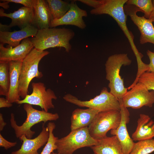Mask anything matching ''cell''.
<instances>
[{
	"label": "cell",
	"mask_w": 154,
	"mask_h": 154,
	"mask_svg": "<svg viewBox=\"0 0 154 154\" xmlns=\"http://www.w3.org/2000/svg\"><path fill=\"white\" fill-rule=\"evenodd\" d=\"M74 35V31L70 29L49 28L38 30L35 36L30 40L34 48L39 50L60 47H63L68 52L72 49L70 41Z\"/></svg>",
	"instance_id": "1"
},
{
	"label": "cell",
	"mask_w": 154,
	"mask_h": 154,
	"mask_svg": "<svg viewBox=\"0 0 154 154\" xmlns=\"http://www.w3.org/2000/svg\"><path fill=\"white\" fill-rule=\"evenodd\" d=\"M131 62L127 54L121 53L109 56L105 64L106 78L109 82L110 92L119 100L122 99L128 90L120 75V70L122 66H129Z\"/></svg>",
	"instance_id": "2"
},
{
	"label": "cell",
	"mask_w": 154,
	"mask_h": 154,
	"mask_svg": "<svg viewBox=\"0 0 154 154\" xmlns=\"http://www.w3.org/2000/svg\"><path fill=\"white\" fill-rule=\"evenodd\" d=\"M49 52L41 51L34 48L22 62L19 77V95L24 99L28 94V88L30 82L34 78H40L43 76L39 71L38 64L41 59Z\"/></svg>",
	"instance_id": "3"
},
{
	"label": "cell",
	"mask_w": 154,
	"mask_h": 154,
	"mask_svg": "<svg viewBox=\"0 0 154 154\" xmlns=\"http://www.w3.org/2000/svg\"><path fill=\"white\" fill-rule=\"evenodd\" d=\"M127 0H103V3L98 8L90 11L95 15L107 14L114 19L127 38L133 51L135 54L139 52L134 42V36L127 25V15L124 5Z\"/></svg>",
	"instance_id": "4"
},
{
	"label": "cell",
	"mask_w": 154,
	"mask_h": 154,
	"mask_svg": "<svg viewBox=\"0 0 154 154\" xmlns=\"http://www.w3.org/2000/svg\"><path fill=\"white\" fill-rule=\"evenodd\" d=\"M27 115L26 119L21 126L17 123L13 113L11 114L10 122L11 126L15 131L16 136L19 139L23 135L28 139H31L35 133L31 128L35 125L43 121L45 123L49 121H56L59 118L58 114L52 113L42 110H39L34 108L32 105L24 104L23 106Z\"/></svg>",
	"instance_id": "5"
},
{
	"label": "cell",
	"mask_w": 154,
	"mask_h": 154,
	"mask_svg": "<svg viewBox=\"0 0 154 154\" xmlns=\"http://www.w3.org/2000/svg\"><path fill=\"white\" fill-rule=\"evenodd\" d=\"M98 140L90 135L88 127L71 131L66 136L58 139L55 144L58 153L73 154L76 150L85 147H91L98 144Z\"/></svg>",
	"instance_id": "6"
},
{
	"label": "cell",
	"mask_w": 154,
	"mask_h": 154,
	"mask_svg": "<svg viewBox=\"0 0 154 154\" xmlns=\"http://www.w3.org/2000/svg\"><path fill=\"white\" fill-rule=\"evenodd\" d=\"M63 98L66 101L79 107L92 108L100 112L111 110L120 111L121 109L119 99L105 87L102 89L99 95L89 100L81 101L70 94L65 95Z\"/></svg>",
	"instance_id": "7"
},
{
	"label": "cell",
	"mask_w": 154,
	"mask_h": 154,
	"mask_svg": "<svg viewBox=\"0 0 154 154\" xmlns=\"http://www.w3.org/2000/svg\"><path fill=\"white\" fill-rule=\"evenodd\" d=\"M121 119L119 111L111 110L98 113L88 127L90 135L98 140L106 137L109 131L118 127Z\"/></svg>",
	"instance_id": "8"
},
{
	"label": "cell",
	"mask_w": 154,
	"mask_h": 154,
	"mask_svg": "<svg viewBox=\"0 0 154 154\" xmlns=\"http://www.w3.org/2000/svg\"><path fill=\"white\" fill-rule=\"evenodd\" d=\"M121 100L127 108L137 109L143 106L151 108L154 104V91H149L143 84L137 82L127 91Z\"/></svg>",
	"instance_id": "9"
},
{
	"label": "cell",
	"mask_w": 154,
	"mask_h": 154,
	"mask_svg": "<svg viewBox=\"0 0 154 154\" xmlns=\"http://www.w3.org/2000/svg\"><path fill=\"white\" fill-rule=\"evenodd\" d=\"M31 86L32 93L28 94L24 99L18 101L17 104L38 106L46 112H48L49 109L54 108L52 100H56L57 97L52 90L50 88L46 90L44 84L41 82H33Z\"/></svg>",
	"instance_id": "10"
},
{
	"label": "cell",
	"mask_w": 154,
	"mask_h": 154,
	"mask_svg": "<svg viewBox=\"0 0 154 154\" xmlns=\"http://www.w3.org/2000/svg\"><path fill=\"white\" fill-rule=\"evenodd\" d=\"M124 9L126 14L130 17L140 31V43H150L154 44V27L152 22L144 16H138L137 13L141 11L135 6L126 4L124 5Z\"/></svg>",
	"instance_id": "11"
},
{
	"label": "cell",
	"mask_w": 154,
	"mask_h": 154,
	"mask_svg": "<svg viewBox=\"0 0 154 154\" xmlns=\"http://www.w3.org/2000/svg\"><path fill=\"white\" fill-rule=\"evenodd\" d=\"M119 100L121 105V122L117 129L111 130L110 134L116 136L121 145L123 154H130L135 143L129 136L127 128V124L130 120V114L127 108L122 105L121 100Z\"/></svg>",
	"instance_id": "12"
},
{
	"label": "cell",
	"mask_w": 154,
	"mask_h": 154,
	"mask_svg": "<svg viewBox=\"0 0 154 154\" xmlns=\"http://www.w3.org/2000/svg\"><path fill=\"white\" fill-rule=\"evenodd\" d=\"M34 48L29 38L23 39L19 44L14 47H5L0 44V62H22Z\"/></svg>",
	"instance_id": "13"
},
{
	"label": "cell",
	"mask_w": 154,
	"mask_h": 154,
	"mask_svg": "<svg viewBox=\"0 0 154 154\" xmlns=\"http://www.w3.org/2000/svg\"><path fill=\"white\" fill-rule=\"evenodd\" d=\"M87 16L86 11L79 7L75 1H72L70 3V7L68 11L61 18L53 19L51 22L50 27L71 25L84 29L86 28V25L83 17Z\"/></svg>",
	"instance_id": "14"
},
{
	"label": "cell",
	"mask_w": 154,
	"mask_h": 154,
	"mask_svg": "<svg viewBox=\"0 0 154 154\" xmlns=\"http://www.w3.org/2000/svg\"><path fill=\"white\" fill-rule=\"evenodd\" d=\"M44 124H42L41 132L35 138L28 139L25 135H23L19 139L23 142L20 148L11 154H39L38 150L47 143L49 137L48 128Z\"/></svg>",
	"instance_id": "15"
},
{
	"label": "cell",
	"mask_w": 154,
	"mask_h": 154,
	"mask_svg": "<svg viewBox=\"0 0 154 154\" xmlns=\"http://www.w3.org/2000/svg\"><path fill=\"white\" fill-rule=\"evenodd\" d=\"M34 9L22 7L12 13H7L2 8L0 9V17H6L11 19L9 26L11 28L17 26L21 29L29 25H33L34 21Z\"/></svg>",
	"instance_id": "16"
},
{
	"label": "cell",
	"mask_w": 154,
	"mask_h": 154,
	"mask_svg": "<svg viewBox=\"0 0 154 154\" xmlns=\"http://www.w3.org/2000/svg\"><path fill=\"white\" fill-rule=\"evenodd\" d=\"M38 29L33 25H29L19 31L13 32L0 31V44H7V47H16L19 44L20 41L30 37L36 35Z\"/></svg>",
	"instance_id": "17"
},
{
	"label": "cell",
	"mask_w": 154,
	"mask_h": 154,
	"mask_svg": "<svg viewBox=\"0 0 154 154\" xmlns=\"http://www.w3.org/2000/svg\"><path fill=\"white\" fill-rule=\"evenodd\" d=\"M34 9L33 25L38 30L49 28L53 19L46 0H37Z\"/></svg>",
	"instance_id": "18"
},
{
	"label": "cell",
	"mask_w": 154,
	"mask_h": 154,
	"mask_svg": "<svg viewBox=\"0 0 154 154\" xmlns=\"http://www.w3.org/2000/svg\"><path fill=\"white\" fill-rule=\"evenodd\" d=\"M137 126L132 134L133 141L150 139L154 137V121L148 115L140 114L137 121Z\"/></svg>",
	"instance_id": "19"
},
{
	"label": "cell",
	"mask_w": 154,
	"mask_h": 154,
	"mask_svg": "<svg viewBox=\"0 0 154 154\" xmlns=\"http://www.w3.org/2000/svg\"><path fill=\"white\" fill-rule=\"evenodd\" d=\"M22 63L21 62L11 61L9 62L10 86L8 93L6 98L12 103H16L20 100V96L19 94V87Z\"/></svg>",
	"instance_id": "20"
},
{
	"label": "cell",
	"mask_w": 154,
	"mask_h": 154,
	"mask_svg": "<svg viewBox=\"0 0 154 154\" xmlns=\"http://www.w3.org/2000/svg\"><path fill=\"white\" fill-rule=\"evenodd\" d=\"M99 112L98 111L91 108L75 109L72 112L71 117V131L88 127Z\"/></svg>",
	"instance_id": "21"
},
{
	"label": "cell",
	"mask_w": 154,
	"mask_h": 154,
	"mask_svg": "<svg viewBox=\"0 0 154 154\" xmlns=\"http://www.w3.org/2000/svg\"><path fill=\"white\" fill-rule=\"evenodd\" d=\"M90 147L96 154H123L121 145L115 135L99 139L98 144Z\"/></svg>",
	"instance_id": "22"
},
{
	"label": "cell",
	"mask_w": 154,
	"mask_h": 154,
	"mask_svg": "<svg viewBox=\"0 0 154 154\" xmlns=\"http://www.w3.org/2000/svg\"><path fill=\"white\" fill-rule=\"evenodd\" d=\"M53 19H59L63 17L68 11L70 3L61 0H46Z\"/></svg>",
	"instance_id": "23"
},
{
	"label": "cell",
	"mask_w": 154,
	"mask_h": 154,
	"mask_svg": "<svg viewBox=\"0 0 154 154\" xmlns=\"http://www.w3.org/2000/svg\"><path fill=\"white\" fill-rule=\"evenodd\" d=\"M9 62H0V95L7 97L10 86Z\"/></svg>",
	"instance_id": "24"
},
{
	"label": "cell",
	"mask_w": 154,
	"mask_h": 154,
	"mask_svg": "<svg viewBox=\"0 0 154 154\" xmlns=\"http://www.w3.org/2000/svg\"><path fill=\"white\" fill-rule=\"evenodd\" d=\"M154 151V139L135 143L130 154H149Z\"/></svg>",
	"instance_id": "25"
},
{
	"label": "cell",
	"mask_w": 154,
	"mask_h": 154,
	"mask_svg": "<svg viewBox=\"0 0 154 154\" xmlns=\"http://www.w3.org/2000/svg\"><path fill=\"white\" fill-rule=\"evenodd\" d=\"M126 4L135 6L144 14V16L149 19L153 9L152 0H127Z\"/></svg>",
	"instance_id": "26"
},
{
	"label": "cell",
	"mask_w": 154,
	"mask_h": 154,
	"mask_svg": "<svg viewBox=\"0 0 154 154\" xmlns=\"http://www.w3.org/2000/svg\"><path fill=\"white\" fill-rule=\"evenodd\" d=\"M47 127L49 132L48 139L40 154H50L57 149L55 143L58 138L55 136L53 133L56 127L55 125L53 122H49L47 125Z\"/></svg>",
	"instance_id": "27"
},
{
	"label": "cell",
	"mask_w": 154,
	"mask_h": 154,
	"mask_svg": "<svg viewBox=\"0 0 154 154\" xmlns=\"http://www.w3.org/2000/svg\"><path fill=\"white\" fill-rule=\"evenodd\" d=\"M137 82L143 84L148 90L154 91V72H145L139 76Z\"/></svg>",
	"instance_id": "28"
},
{
	"label": "cell",
	"mask_w": 154,
	"mask_h": 154,
	"mask_svg": "<svg viewBox=\"0 0 154 154\" xmlns=\"http://www.w3.org/2000/svg\"><path fill=\"white\" fill-rule=\"evenodd\" d=\"M9 2L14 3L20 4L23 5L24 7L33 8H34L37 0H4Z\"/></svg>",
	"instance_id": "29"
},
{
	"label": "cell",
	"mask_w": 154,
	"mask_h": 154,
	"mask_svg": "<svg viewBox=\"0 0 154 154\" xmlns=\"http://www.w3.org/2000/svg\"><path fill=\"white\" fill-rule=\"evenodd\" d=\"M78 1L94 9L99 7L103 3V0H79Z\"/></svg>",
	"instance_id": "30"
},
{
	"label": "cell",
	"mask_w": 154,
	"mask_h": 154,
	"mask_svg": "<svg viewBox=\"0 0 154 154\" xmlns=\"http://www.w3.org/2000/svg\"><path fill=\"white\" fill-rule=\"evenodd\" d=\"M16 142H9L5 139L0 134V146L3 147L7 150L12 147L15 146L17 144Z\"/></svg>",
	"instance_id": "31"
},
{
	"label": "cell",
	"mask_w": 154,
	"mask_h": 154,
	"mask_svg": "<svg viewBox=\"0 0 154 154\" xmlns=\"http://www.w3.org/2000/svg\"><path fill=\"white\" fill-rule=\"evenodd\" d=\"M147 54L149 60V63L148 64L149 69L147 72H154V52L148 50Z\"/></svg>",
	"instance_id": "32"
},
{
	"label": "cell",
	"mask_w": 154,
	"mask_h": 154,
	"mask_svg": "<svg viewBox=\"0 0 154 154\" xmlns=\"http://www.w3.org/2000/svg\"><path fill=\"white\" fill-rule=\"evenodd\" d=\"M13 106L12 103L9 102L6 98H0V108H9Z\"/></svg>",
	"instance_id": "33"
},
{
	"label": "cell",
	"mask_w": 154,
	"mask_h": 154,
	"mask_svg": "<svg viewBox=\"0 0 154 154\" xmlns=\"http://www.w3.org/2000/svg\"><path fill=\"white\" fill-rule=\"evenodd\" d=\"M11 27L9 25L3 24L1 23H0V31L1 32H7L9 31Z\"/></svg>",
	"instance_id": "34"
},
{
	"label": "cell",
	"mask_w": 154,
	"mask_h": 154,
	"mask_svg": "<svg viewBox=\"0 0 154 154\" xmlns=\"http://www.w3.org/2000/svg\"><path fill=\"white\" fill-rule=\"evenodd\" d=\"M7 123L5 122L3 117V115L1 113H0V131H2L6 125Z\"/></svg>",
	"instance_id": "35"
},
{
	"label": "cell",
	"mask_w": 154,
	"mask_h": 154,
	"mask_svg": "<svg viewBox=\"0 0 154 154\" xmlns=\"http://www.w3.org/2000/svg\"><path fill=\"white\" fill-rule=\"evenodd\" d=\"M0 1H3V2L0 3V6L2 7L5 9H7L9 8V2L5 1L4 0H1Z\"/></svg>",
	"instance_id": "36"
},
{
	"label": "cell",
	"mask_w": 154,
	"mask_h": 154,
	"mask_svg": "<svg viewBox=\"0 0 154 154\" xmlns=\"http://www.w3.org/2000/svg\"><path fill=\"white\" fill-rule=\"evenodd\" d=\"M152 2L153 5V9L149 19L152 21L153 23H154V0H152Z\"/></svg>",
	"instance_id": "37"
},
{
	"label": "cell",
	"mask_w": 154,
	"mask_h": 154,
	"mask_svg": "<svg viewBox=\"0 0 154 154\" xmlns=\"http://www.w3.org/2000/svg\"><path fill=\"white\" fill-rule=\"evenodd\" d=\"M50 154H59L58 153H55L54 152H52V153H51Z\"/></svg>",
	"instance_id": "38"
},
{
	"label": "cell",
	"mask_w": 154,
	"mask_h": 154,
	"mask_svg": "<svg viewBox=\"0 0 154 154\" xmlns=\"http://www.w3.org/2000/svg\"><path fill=\"white\" fill-rule=\"evenodd\" d=\"M93 154H95V153H93Z\"/></svg>",
	"instance_id": "39"
}]
</instances>
